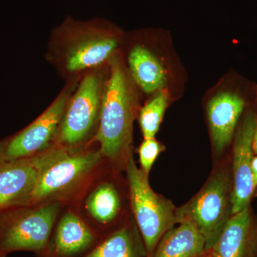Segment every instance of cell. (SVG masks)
<instances>
[{"label": "cell", "mask_w": 257, "mask_h": 257, "mask_svg": "<svg viewBox=\"0 0 257 257\" xmlns=\"http://www.w3.org/2000/svg\"><path fill=\"white\" fill-rule=\"evenodd\" d=\"M168 94L158 91L139 111V123L144 139L155 138L168 105Z\"/></svg>", "instance_id": "ac0fdd59"}, {"label": "cell", "mask_w": 257, "mask_h": 257, "mask_svg": "<svg viewBox=\"0 0 257 257\" xmlns=\"http://www.w3.org/2000/svg\"><path fill=\"white\" fill-rule=\"evenodd\" d=\"M209 253L205 240L189 221L169 230L147 257H205Z\"/></svg>", "instance_id": "5bb4252c"}, {"label": "cell", "mask_w": 257, "mask_h": 257, "mask_svg": "<svg viewBox=\"0 0 257 257\" xmlns=\"http://www.w3.org/2000/svg\"><path fill=\"white\" fill-rule=\"evenodd\" d=\"M104 83L99 69L83 75L69 97L55 145L80 147L97 130Z\"/></svg>", "instance_id": "8992f818"}, {"label": "cell", "mask_w": 257, "mask_h": 257, "mask_svg": "<svg viewBox=\"0 0 257 257\" xmlns=\"http://www.w3.org/2000/svg\"><path fill=\"white\" fill-rule=\"evenodd\" d=\"M233 215V180L231 165L221 162L211 172L202 189L180 207L177 224L192 223L205 240L209 251Z\"/></svg>", "instance_id": "3957f363"}, {"label": "cell", "mask_w": 257, "mask_h": 257, "mask_svg": "<svg viewBox=\"0 0 257 257\" xmlns=\"http://www.w3.org/2000/svg\"><path fill=\"white\" fill-rule=\"evenodd\" d=\"M163 150L164 147L155 138L144 139L143 143L139 147L138 152L140 170L148 177L152 166Z\"/></svg>", "instance_id": "d6986e66"}, {"label": "cell", "mask_w": 257, "mask_h": 257, "mask_svg": "<svg viewBox=\"0 0 257 257\" xmlns=\"http://www.w3.org/2000/svg\"><path fill=\"white\" fill-rule=\"evenodd\" d=\"M125 171L130 206L148 256L165 233L177 224V207L152 189L148 176L137 166L133 152L128 157Z\"/></svg>", "instance_id": "5b68a950"}, {"label": "cell", "mask_w": 257, "mask_h": 257, "mask_svg": "<svg viewBox=\"0 0 257 257\" xmlns=\"http://www.w3.org/2000/svg\"><path fill=\"white\" fill-rule=\"evenodd\" d=\"M41 165L30 205L57 200L90 175L100 163L99 150L55 145L41 155Z\"/></svg>", "instance_id": "277c9868"}, {"label": "cell", "mask_w": 257, "mask_h": 257, "mask_svg": "<svg viewBox=\"0 0 257 257\" xmlns=\"http://www.w3.org/2000/svg\"><path fill=\"white\" fill-rule=\"evenodd\" d=\"M252 149L253 155H257V119L256 125H255L254 131H253Z\"/></svg>", "instance_id": "44dd1931"}, {"label": "cell", "mask_w": 257, "mask_h": 257, "mask_svg": "<svg viewBox=\"0 0 257 257\" xmlns=\"http://www.w3.org/2000/svg\"><path fill=\"white\" fill-rule=\"evenodd\" d=\"M128 64L132 79L144 92L151 94L164 89L167 72L150 49L143 45H135L128 53Z\"/></svg>", "instance_id": "9a60e30c"}, {"label": "cell", "mask_w": 257, "mask_h": 257, "mask_svg": "<svg viewBox=\"0 0 257 257\" xmlns=\"http://www.w3.org/2000/svg\"><path fill=\"white\" fill-rule=\"evenodd\" d=\"M60 208V201H50L12 216L0 231V251L41 252L55 228Z\"/></svg>", "instance_id": "52a82bcc"}, {"label": "cell", "mask_w": 257, "mask_h": 257, "mask_svg": "<svg viewBox=\"0 0 257 257\" xmlns=\"http://www.w3.org/2000/svg\"><path fill=\"white\" fill-rule=\"evenodd\" d=\"M209 253L211 257H257V214L251 205L233 214Z\"/></svg>", "instance_id": "8fae6325"}, {"label": "cell", "mask_w": 257, "mask_h": 257, "mask_svg": "<svg viewBox=\"0 0 257 257\" xmlns=\"http://www.w3.org/2000/svg\"><path fill=\"white\" fill-rule=\"evenodd\" d=\"M109 77L104 83L100 117L94 136L102 158L117 170H125L133 152V124L138 97L134 81L119 55L109 62Z\"/></svg>", "instance_id": "6da1fadb"}, {"label": "cell", "mask_w": 257, "mask_h": 257, "mask_svg": "<svg viewBox=\"0 0 257 257\" xmlns=\"http://www.w3.org/2000/svg\"><path fill=\"white\" fill-rule=\"evenodd\" d=\"M41 155L0 161V210L30 205L40 172Z\"/></svg>", "instance_id": "30bf717a"}, {"label": "cell", "mask_w": 257, "mask_h": 257, "mask_svg": "<svg viewBox=\"0 0 257 257\" xmlns=\"http://www.w3.org/2000/svg\"><path fill=\"white\" fill-rule=\"evenodd\" d=\"M205 257H211V256H209V253H208V255H207V256H206Z\"/></svg>", "instance_id": "7402d4cb"}, {"label": "cell", "mask_w": 257, "mask_h": 257, "mask_svg": "<svg viewBox=\"0 0 257 257\" xmlns=\"http://www.w3.org/2000/svg\"><path fill=\"white\" fill-rule=\"evenodd\" d=\"M251 177H252V184L253 190L257 188V155H253L251 161Z\"/></svg>", "instance_id": "ffe728a7"}, {"label": "cell", "mask_w": 257, "mask_h": 257, "mask_svg": "<svg viewBox=\"0 0 257 257\" xmlns=\"http://www.w3.org/2000/svg\"><path fill=\"white\" fill-rule=\"evenodd\" d=\"M123 206V198L119 187L109 180L96 184L84 202L87 216L102 226H111L119 220Z\"/></svg>", "instance_id": "e0dca14e"}, {"label": "cell", "mask_w": 257, "mask_h": 257, "mask_svg": "<svg viewBox=\"0 0 257 257\" xmlns=\"http://www.w3.org/2000/svg\"><path fill=\"white\" fill-rule=\"evenodd\" d=\"M83 257H147L146 248L133 219L120 225Z\"/></svg>", "instance_id": "2e32d148"}, {"label": "cell", "mask_w": 257, "mask_h": 257, "mask_svg": "<svg viewBox=\"0 0 257 257\" xmlns=\"http://www.w3.org/2000/svg\"><path fill=\"white\" fill-rule=\"evenodd\" d=\"M72 90L69 87L64 89L31 124L0 143V161L36 156L54 146Z\"/></svg>", "instance_id": "ba28073f"}, {"label": "cell", "mask_w": 257, "mask_h": 257, "mask_svg": "<svg viewBox=\"0 0 257 257\" xmlns=\"http://www.w3.org/2000/svg\"><path fill=\"white\" fill-rule=\"evenodd\" d=\"M244 106L242 96L233 92H219L208 103V123L216 157H220L232 143Z\"/></svg>", "instance_id": "7c38bea8"}, {"label": "cell", "mask_w": 257, "mask_h": 257, "mask_svg": "<svg viewBox=\"0 0 257 257\" xmlns=\"http://www.w3.org/2000/svg\"><path fill=\"white\" fill-rule=\"evenodd\" d=\"M257 116L248 111L243 116L234 135L231 165L233 180V214L251 205L254 192L251 177L253 157L252 140Z\"/></svg>", "instance_id": "9c48e42d"}, {"label": "cell", "mask_w": 257, "mask_h": 257, "mask_svg": "<svg viewBox=\"0 0 257 257\" xmlns=\"http://www.w3.org/2000/svg\"><path fill=\"white\" fill-rule=\"evenodd\" d=\"M119 35L112 29L79 25L60 32L52 40V62L66 75L99 69L117 55Z\"/></svg>", "instance_id": "7a4b0ae2"}, {"label": "cell", "mask_w": 257, "mask_h": 257, "mask_svg": "<svg viewBox=\"0 0 257 257\" xmlns=\"http://www.w3.org/2000/svg\"><path fill=\"white\" fill-rule=\"evenodd\" d=\"M96 239L94 231L80 216L67 211L59 219L41 252L45 257H77L91 248Z\"/></svg>", "instance_id": "4fadbf2b"}]
</instances>
